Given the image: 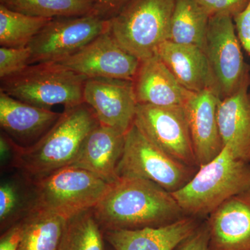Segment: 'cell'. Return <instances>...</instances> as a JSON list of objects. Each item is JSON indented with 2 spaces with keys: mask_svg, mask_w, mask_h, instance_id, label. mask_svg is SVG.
Segmentation results:
<instances>
[{
  "mask_svg": "<svg viewBox=\"0 0 250 250\" xmlns=\"http://www.w3.org/2000/svg\"><path fill=\"white\" fill-rule=\"evenodd\" d=\"M103 232L159 228L187 216L171 192L147 179L119 177L93 209Z\"/></svg>",
  "mask_w": 250,
  "mask_h": 250,
  "instance_id": "obj_1",
  "label": "cell"
},
{
  "mask_svg": "<svg viewBox=\"0 0 250 250\" xmlns=\"http://www.w3.org/2000/svg\"><path fill=\"white\" fill-rule=\"evenodd\" d=\"M99 125L93 110L84 103L65 108L57 123L34 144L24 147L10 138L14 166L31 182L71 166Z\"/></svg>",
  "mask_w": 250,
  "mask_h": 250,
  "instance_id": "obj_2",
  "label": "cell"
},
{
  "mask_svg": "<svg viewBox=\"0 0 250 250\" xmlns=\"http://www.w3.org/2000/svg\"><path fill=\"white\" fill-rule=\"evenodd\" d=\"M250 188V163L236 159L228 146L200 166L184 187L172 192L184 214L207 218L230 197Z\"/></svg>",
  "mask_w": 250,
  "mask_h": 250,
  "instance_id": "obj_3",
  "label": "cell"
},
{
  "mask_svg": "<svg viewBox=\"0 0 250 250\" xmlns=\"http://www.w3.org/2000/svg\"><path fill=\"white\" fill-rule=\"evenodd\" d=\"M87 80L57 62H41L0 80V91L46 109L59 104L70 107L83 103Z\"/></svg>",
  "mask_w": 250,
  "mask_h": 250,
  "instance_id": "obj_4",
  "label": "cell"
},
{
  "mask_svg": "<svg viewBox=\"0 0 250 250\" xmlns=\"http://www.w3.org/2000/svg\"><path fill=\"white\" fill-rule=\"evenodd\" d=\"M31 210L48 212L65 219L93 209L111 184L89 171L67 166L31 182Z\"/></svg>",
  "mask_w": 250,
  "mask_h": 250,
  "instance_id": "obj_5",
  "label": "cell"
},
{
  "mask_svg": "<svg viewBox=\"0 0 250 250\" xmlns=\"http://www.w3.org/2000/svg\"><path fill=\"white\" fill-rule=\"evenodd\" d=\"M176 0H129L109 21L112 37L129 54L143 60L168 41Z\"/></svg>",
  "mask_w": 250,
  "mask_h": 250,
  "instance_id": "obj_6",
  "label": "cell"
},
{
  "mask_svg": "<svg viewBox=\"0 0 250 250\" xmlns=\"http://www.w3.org/2000/svg\"><path fill=\"white\" fill-rule=\"evenodd\" d=\"M197 169L161 150L133 124L125 134L124 149L117 167V176L118 178L147 179L172 193L184 187Z\"/></svg>",
  "mask_w": 250,
  "mask_h": 250,
  "instance_id": "obj_7",
  "label": "cell"
},
{
  "mask_svg": "<svg viewBox=\"0 0 250 250\" xmlns=\"http://www.w3.org/2000/svg\"><path fill=\"white\" fill-rule=\"evenodd\" d=\"M240 44L231 16H210L205 52L220 100L236 93L250 77V66L244 62Z\"/></svg>",
  "mask_w": 250,
  "mask_h": 250,
  "instance_id": "obj_8",
  "label": "cell"
},
{
  "mask_svg": "<svg viewBox=\"0 0 250 250\" xmlns=\"http://www.w3.org/2000/svg\"><path fill=\"white\" fill-rule=\"evenodd\" d=\"M109 29V21L95 16L55 18L28 45L30 65L57 62L70 57Z\"/></svg>",
  "mask_w": 250,
  "mask_h": 250,
  "instance_id": "obj_9",
  "label": "cell"
},
{
  "mask_svg": "<svg viewBox=\"0 0 250 250\" xmlns=\"http://www.w3.org/2000/svg\"><path fill=\"white\" fill-rule=\"evenodd\" d=\"M134 124L161 150L186 165L199 168L184 106L138 104Z\"/></svg>",
  "mask_w": 250,
  "mask_h": 250,
  "instance_id": "obj_10",
  "label": "cell"
},
{
  "mask_svg": "<svg viewBox=\"0 0 250 250\" xmlns=\"http://www.w3.org/2000/svg\"><path fill=\"white\" fill-rule=\"evenodd\" d=\"M57 62L87 79L133 81L141 60L123 49L108 31L76 53Z\"/></svg>",
  "mask_w": 250,
  "mask_h": 250,
  "instance_id": "obj_11",
  "label": "cell"
},
{
  "mask_svg": "<svg viewBox=\"0 0 250 250\" xmlns=\"http://www.w3.org/2000/svg\"><path fill=\"white\" fill-rule=\"evenodd\" d=\"M83 103L93 110L100 125L126 134L134 124L138 103L133 81L88 79Z\"/></svg>",
  "mask_w": 250,
  "mask_h": 250,
  "instance_id": "obj_12",
  "label": "cell"
},
{
  "mask_svg": "<svg viewBox=\"0 0 250 250\" xmlns=\"http://www.w3.org/2000/svg\"><path fill=\"white\" fill-rule=\"evenodd\" d=\"M205 220L209 250H250V188L224 202Z\"/></svg>",
  "mask_w": 250,
  "mask_h": 250,
  "instance_id": "obj_13",
  "label": "cell"
},
{
  "mask_svg": "<svg viewBox=\"0 0 250 250\" xmlns=\"http://www.w3.org/2000/svg\"><path fill=\"white\" fill-rule=\"evenodd\" d=\"M220 100L216 93L207 90L194 94L184 106L198 167L214 159L224 148L218 120Z\"/></svg>",
  "mask_w": 250,
  "mask_h": 250,
  "instance_id": "obj_14",
  "label": "cell"
},
{
  "mask_svg": "<svg viewBox=\"0 0 250 250\" xmlns=\"http://www.w3.org/2000/svg\"><path fill=\"white\" fill-rule=\"evenodd\" d=\"M133 83L138 104L184 106L195 94L181 84L156 54L141 61Z\"/></svg>",
  "mask_w": 250,
  "mask_h": 250,
  "instance_id": "obj_15",
  "label": "cell"
},
{
  "mask_svg": "<svg viewBox=\"0 0 250 250\" xmlns=\"http://www.w3.org/2000/svg\"><path fill=\"white\" fill-rule=\"evenodd\" d=\"M156 54L187 89L194 93L209 90L218 95L214 77L203 49L166 41L159 46Z\"/></svg>",
  "mask_w": 250,
  "mask_h": 250,
  "instance_id": "obj_16",
  "label": "cell"
},
{
  "mask_svg": "<svg viewBox=\"0 0 250 250\" xmlns=\"http://www.w3.org/2000/svg\"><path fill=\"white\" fill-rule=\"evenodd\" d=\"M202 223L200 219L186 216L159 228L104 231L114 250H174Z\"/></svg>",
  "mask_w": 250,
  "mask_h": 250,
  "instance_id": "obj_17",
  "label": "cell"
},
{
  "mask_svg": "<svg viewBox=\"0 0 250 250\" xmlns=\"http://www.w3.org/2000/svg\"><path fill=\"white\" fill-rule=\"evenodd\" d=\"M61 116L62 113L33 106L0 91V125L14 142L34 144Z\"/></svg>",
  "mask_w": 250,
  "mask_h": 250,
  "instance_id": "obj_18",
  "label": "cell"
},
{
  "mask_svg": "<svg viewBox=\"0 0 250 250\" xmlns=\"http://www.w3.org/2000/svg\"><path fill=\"white\" fill-rule=\"evenodd\" d=\"M125 134L99 125L88 135L70 166L89 171L109 184L118 179L117 167L125 146Z\"/></svg>",
  "mask_w": 250,
  "mask_h": 250,
  "instance_id": "obj_19",
  "label": "cell"
},
{
  "mask_svg": "<svg viewBox=\"0 0 250 250\" xmlns=\"http://www.w3.org/2000/svg\"><path fill=\"white\" fill-rule=\"evenodd\" d=\"M250 77L239 89L220 100L218 120L224 147L228 146L233 155L250 163Z\"/></svg>",
  "mask_w": 250,
  "mask_h": 250,
  "instance_id": "obj_20",
  "label": "cell"
},
{
  "mask_svg": "<svg viewBox=\"0 0 250 250\" xmlns=\"http://www.w3.org/2000/svg\"><path fill=\"white\" fill-rule=\"evenodd\" d=\"M210 16L195 0H176L168 41L205 50Z\"/></svg>",
  "mask_w": 250,
  "mask_h": 250,
  "instance_id": "obj_21",
  "label": "cell"
},
{
  "mask_svg": "<svg viewBox=\"0 0 250 250\" xmlns=\"http://www.w3.org/2000/svg\"><path fill=\"white\" fill-rule=\"evenodd\" d=\"M24 220L18 250H59L66 219L48 212L31 210Z\"/></svg>",
  "mask_w": 250,
  "mask_h": 250,
  "instance_id": "obj_22",
  "label": "cell"
},
{
  "mask_svg": "<svg viewBox=\"0 0 250 250\" xmlns=\"http://www.w3.org/2000/svg\"><path fill=\"white\" fill-rule=\"evenodd\" d=\"M0 4L27 16L55 19L93 14L95 0H0Z\"/></svg>",
  "mask_w": 250,
  "mask_h": 250,
  "instance_id": "obj_23",
  "label": "cell"
},
{
  "mask_svg": "<svg viewBox=\"0 0 250 250\" xmlns=\"http://www.w3.org/2000/svg\"><path fill=\"white\" fill-rule=\"evenodd\" d=\"M52 20L21 14L0 4V45L14 48L28 47Z\"/></svg>",
  "mask_w": 250,
  "mask_h": 250,
  "instance_id": "obj_24",
  "label": "cell"
},
{
  "mask_svg": "<svg viewBox=\"0 0 250 250\" xmlns=\"http://www.w3.org/2000/svg\"><path fill=\"white\" fill-rule=\"evenodd\" d=\"M93 209L67 219L59 250H104V233Z\"/></svg>",
  "mask_w": 250,
  "mask_h": 250,
  "instance_id": "obj_25",
  "label": "cell"
},
{
  "mask_svg": "<svg viewBox=\"0 0 250 250\" xmlns=\"http://www.w3.org/2000/svg\"><path fill=\"white\" fill-rule=\"evenodd\" d=\"M31 208L24 205L22 193L17 184L13 182H4L0 187V223L4 228L11 222L19 221L22 213L28 214Z\"/></svg>",
  "mask_w": 250,
  "mask_h": 250,
  "instance_id": "obj_26",
  "label": "cell"
},
{
  "mask_svg": "<svg viewBox=\"0 0 250 250\" xmlns=\"http://www.w3.org/2000/svg\"><path fill=\"white\" fill-rule=\"evenodd\" d=\"M29 47H0V80L12 76L30 65Z\"/></svg>",
  "mask_w": 250,
  "mask_h": 250,
  "instance_id": "obj_27",
  "label": "cell"
},
{
  "mask_svg": "<svg viewBox=\"0 0 250 250\" xmlns=\"http://www.w3.org/2000/svg\"><path fill=\"white\" fill-rule=\"evenodd\" d=\"M210 16L228 14L233 18L241 13L250 0H195Z\"/></svg>",
  "mask_w": 250,
  "mask_h": 250,
  "instance_id": "obj_28",
  "label": "cell"
},
{
  "mask_svg": "<svg viewBox=\"0 0 250 250\" xmlns=\"http://www.w3.org/2000/svg\"><path fill=\"white\" fill-rule=\"evenodd\" d=\"M174 250H209V231L206 220Z\"/></svg>",
  "mask_w": 250,
  "mask_h": 250,
  "instance_id": "obj_29",
  "label": "cell"
},
{
  "mask_svg": "<svg viewBox=\"0 0 250 250\" xmlns=\"http://www.w3.org/2000/svg\"><path fill=\"white\" fill-rule=\"evenodd\" d=\"M233 22L240 42L250 55V0L246 9L233 18Z\"/></svg>",
  "mask_w": 250,
  "mask_h": 250,
  "instance_id": "obj_30",
  "label": "cell"
},
{
  "mask_svg": "<svg viewBox=\"0 0 250 250\" xmlns=\"http://www.w3.org/2000/svg\"><path fill=\"white\" fill-rule=\"evenodd\" d=\"M129 0H95V16L109 21L116 17Z\"/></svg>",
  "mask_w": 250,
  "mask_h": 250,
  "instance_id": "obj_31",
  "label": "cell"
},
{
  "mask_svg": "<svg viewBox=\"0 0 250 250\" xmlns=\"http://www.w3.org/2000/svg\"><path fill=\"white\" fill-rule=\"evenodd\" d=\"M24 218L11 225L1 235L0 238V250H18L24 229Z\"/></svg>",
  "mask_w": 250,
  "mask_h": 250,
  "instance_id": "obj_32",
  "label": "cell"
}]
</instances>
